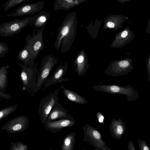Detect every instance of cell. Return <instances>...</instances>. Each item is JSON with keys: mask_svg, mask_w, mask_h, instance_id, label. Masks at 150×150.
Returning a JSON list of instances; mask_svg holds the SVG:
<instances>
[{"mask_svg": "<svg viewBox=\"0 0 150 150\" xmlns=\"http://www.w3.org/2000/svg\"><path fill=\"white\" fill-rule=\"evenodd\" d=\"M107 26L109 28H112L115 27V24L112 22H109L107 23Z\"/></svg>", "mask_w": 150, "mask_h": 150, "instance_id": "obj_33", "label": "cell"}, {"mask_svg": "<svg viewBox=\"0 0 150 150\" xmlns=\"http://www.w3.org/2000/svg\"><path fill=\"white\" fill-rule=\"evenodd\" d=\"M60 87L43 98L39 103L38 113L41 122L45 124L46 119L56 102L59 99L58 96Z\"/></svg>", "mask_w": 150, "mask_h": 150, "instance_id": "obj_7", "label": "cell"}, {"mask_svg": "<svg viewBox=\"0 0 150 150\" xmlns=\"http://www.w3.org/2000/svg\"><path fill=\"white\" fill-rule=\"evenodd\" d=\"M33 19V17H29L3 23L0 25V36L9 37L18 34L23 28L32 23Z\"/></svg>", "mask_w": 150, "mask_h": 150, "instance_id": "obj_4", "label": "cell"}, {"mask_svg": "<svg viewBox=\"0 0 150 150\" xmlns=\"http://www.w3.org/2000/svg\"><path fill=\"white\" fill-rule=\"evenodd\" d=\"M84 0H54L53 10H68L78 6Z\"/></svg>", "mask_w": 150, "mask_h": 150, "instance_id": "obj_19", "label": "cell"}, {"mask_svg": "<svg viewBox=\"0 0 150 150\" xmlns=\"http://www.w3.org/2000/svg\"><path fill=\"white\" fill-rule=\"evenodd\" d=\"M29 121L27 115H21L13 118L1 127L9 134L20 132L26 130L28 126Z\"/></svg>", "mask_w": 150, "mask_h": 150, "instance_id": "obj_9", "label": "cell"}, {"mask_svg": "<svg viewBox=\"0 0 150 150\" xmlns=\"http://www.w3.org/2000/svg\"><path fill=\"white\" fill-rule=\"evenodd\" d=\"M132 62V59L129 58L111 61L105 73L108 76L115 77L127 74L134 69Z\"/></svg>", "mask_w": 150, "mask_h": 150, "instance_id": "obj_6", "label": "cell"}, {"mask_svg": "<svg viewBox=\"0 0 150 150\" xmlns=\"http://www.w3.org/2000/svg\"><path fill=\"white\" fill-rule=\"evenodd\" d=\"M18 65L21 68L19 75L23 84V89L29 92L30 89L31 90L35 84L38 70L35 66H29L20 63H19Z\"/></svg>", "mask_w": 150, "mask_h": 150, "instance_id": "obj_8", "label": "cell"}, {"mask_svg": "<svg viewBox=\"0 0 150 150\" xmlns=\"http://www.w3.org/2000/svg\"><path fill=\"white\" fill-rule=\"evenodd\" d=\"M128 150H135L136 149L134 146L132 140L128 141L127 144Z\"/></svg>", "mask_w": 150, "mask_h": 150, "instance_id": "obj_32", "label": "cell"}, {"mask_svg": "<svg viewBox=\"0 0 150 150\" xmlns=\"http://www.w3.org/2000/svg\"><path fill=\"white\" fill-rule=\"evenodd\" d=\"M57 63V59L51 55H48L44 58L41 62V67L37 71L35 83L30 91L32 96L48 81L50 73Z\"/></svg>", "mask_w": 150, "mask_h": 150, "instance_id": "obj_2", "label": "cell"}, {"mask_svg": "<svg viewBox=\"0 0 150 150\" xmlns=\"http://www.w3.org/2000/svg\"><path fill=\"white\" fill-rule=\"evenodd\" d=\"M92 87L95 90L99 91L125 95L127 97V102L135 101L139 98L138 91L130 84L125 86L114 84H100L93 86Z\"/></svg>", "mask_w": 150, "mask_h": 150, "instance_id": "obj_3", "label": "cell"}, {"mask_svg": "<svg viewBox=\"0 0 150 150\" xmlns=\"http://www.w3.org/2000/svg\"><path fill=\"white\" fill-rule=\"evenodd\" d=\"M9 67L7 65L0 67V91L4 92L8 84V70Z\"/></svg>", "mask_w": 150, "mask_h": 150, "instance_id": "obj_23", "label": "cell"}, {"mask_svg": "<svg viewBox=\"0 0 150 150\" xmlns=\"http://www.w3.org/2000/svg\"><path fill=\"white\" fill-rule=\"evenodd\" d=\"M150 55L149 54L148 58L146 59V62L147 65V72L148 76L149 81H150Z\"/></svg>", "mask_w": 150, "mask_h": 150, "instance_id": "obj_30", "label": "cell"}, {"mask_svg": "<svg viewBox=\"0 0 150 150\" xmlns=\"http://www.w3.org/2000/svg\"><path fill=\"white\" fill-rule=\"evenodd\" d=\"M27 144H24L22 142H17L12 144L9 149L10 150H27Z\"/></svg>", "mask_w": 150, "mask_h": 150, "instance_id": "obj_25", "label": "cell"}, {"mask_svg": "<svg viewBox=\"0 0 150 150\" xmlns=\"http://www.w3.org/2000/svg\"><path fill=\"white\" fill-rule=\"evenodd\" d=\"M50 14L45 11H42L34 16L32 22L34 26L36 28H42L45 25L50 16Z\"/></svg>", "mask_w": 150, "mask_h": 150, "instance_id": "obj_21", "label": "cell"}, {"mask_svg": "<svg viewBox=\"0 0 150 150\" xmlns=\"http://www.w3.org/2000/svg\"><path fill=\"white\" fill-rule=\"evenodd\" d=\"M137 142L140 149L141 150H150V146L147 145L145 140H142L139 138L137 139Z\"/></svg>", "mask_w": 150, "mask_h": 150, "instance_id": "obj_28", "label": "cell"}, {"mask_svg": "<svg viewBox=\"0 0 150 150\" xmlns=\"http://www.w3.org/2000/svg\"><path fill=\"white\" fill-rule=\"evenodd\" d=\"M77 17L76 12L69 13L58 28L54 42V48L58 51L61 46L60 53H66L71 48L76 33Z\"/></svg>", "mask_w": 150, "mask_h": 150, "instance_id": "obj_1", "label": "cell"}, {"mask_svg": "<svg viewBox=\"0 0 150 150\" xmlns=\"http://www.w3.org/2000/svg\"><path fill=\"white\" fill-rule=\"evenodd\" d=\"M32 0H23V1H22V2H25V1H32Z\"/></svg>", "mask_w": 150, "mask_h": 150, "instance_id": "obj_34", "label": "cell"}, {"mask_svg": "<svg viewBox=\"0 0 150 150\" xmlns=\"http://www.w3.org/2000/svg\"><path fill=\"white\" fill-rule=\"evenodd\" d=\"M76 121L74 119H62L46 122L43 126L53 133L60 132L65 128L74 125Z\"/></svg>", "mask_w": 150, "mask_h": 150, "instance_id": "obj_13", "label": "cell"}, {"mask_svg": "<svg viewBox=\"0 0 150 150\" xmlns=\"http://www.w3.org/2000/svg\"><path fill=\"white\" fill-rule=\"evenodd\" d=\"M67 69V62L64 64L60 65L55 71L52 76L44 84V88L42 91L52 85L63 81H68L69 79L64 77Z\"/></svg>", "mask_w": 150, "mask_h": 150, "instance_id": "obj_14", "label": "cell"}, {"mask_svg": "<svg viewBox=\"0 0 150 150\" xmlns=\"http://www.w3.org/2000/svg\"><path fill=\"white\" fill-rule=\"evenodd\" d=\"M17 107V105L15 104L0 110V121L15 112Z\"/></svg>", "mask_w": 150, "mask_h": 150, "instance_id": "obj_24", "label": "cell"}, {"mask_svg": "<svg viewBox=\"0 0 150 150\" xmlns=\"http://www.w3.org/2000/svg\"><path fill=\"white\" fill-rule=\"evenodd\" d=\"M23 0H8L5 3L4 10L5 11L22 2Z\"/></svg>", "mask_w": 150, "mask_h": 150, "instance_id": "obj_26", "label": "cell"}, {"mask_svg": "<svg viewBox=\"0 0 150 150\" xmlns=\"http://www.w3.org/2000/svg\"><path fill=\"white\" fill-rule=\"evenodd\" d=\"M68 111L57 101L45 120L46 122L62 119H74V117L68 114Z\"/></svg>", "mask_w": 150, "mask_h": 150, "instance_id": "obj_12", "label": "cell"}, {"mask_svg": "<svg viewBox=\"0 0 150 150\" xmlns=\"http://www.w3.org/2000/svg\"><path fill=\"white\" fill-rule=\"evenodd\" d=\"M96 115L98 122L102 124H104L105 122V118L103 115L101 113L98 112L96 113Z\"/></svg>", "mask_w": 150, "mask_h": 150, "instance_id": "obj_29", "label": "cell"}, {"mask_svg": "<svg viewBox=\"0 0 150 150\" xmlns=\"http://www.w3.org/2000/svg\"><path fill=\"white\" fill-rule=\"evenodd\" d=\"M126 130V125L122 120L119 118L117 120L115 118L112 119L109 126V131L113 137L121 139Z\"/></svg>", "mask_w": 150, "mask_h": 150, "instance_id": "obj_16", "label": "cell"}, {"mask_svg": "<svg viewBox=\"0 0 150 150\" xmlns=\"http://www.w3.org/2000/svg\"><path fill=\"white\" fill-rule=\"evenodd\" d=\"M134 37V34L127 30H123L116 35L110 47L115 48H121L132 41Z\"/></svg>", "mask_w": 150, "mask_h": 150, "instance_id": "obj_17", "label": "cell"}, {"mask_svg": "<svg viewBox=\"0 0 150 150\" xmlns=\"http://www.w3.org/2000/svg\"><path fill=\"white\" fill-rule=\"evenodd\" d=\"M82 128L84 134L83 141L89 142L95 148L94 150H111L106 145L101 133L97 129L88 124L85 125Z\"/></svg>", "mask_w": 150, "mask_h": 150, "instance_id": "obj_5", "label": "cell"}, {"mask_svg": "<svg viewBox=\"0 0 150 150\" xmlns=\"http://www.w3.org/2000/svg\"><path fill=\"white\" fill-rule=\"evenodd\" d=\"M45 26L38 30L36 34L34 31L32 36L28 34L26 38V43L28 45L34 60L38 53L44 48L42 33Z\"/></svg>", "mask_w": 150, "mask_h": 150, "instance_id": "obj_10", "label": "cell"}, {"mask_svg": "<svg viewBox=\"0 0 150 150\" xmlns=\"http://www.w3.org/2000/svg\"><path fill=\"white\" fill-rule=\"evenodd\" d=\"M74 70L79 76L84 75L86 73L89 65L88 56L83 50L78 54L74 62Z\"/></svg>", "mask_w": 150, "mask_h": 150, "instance_id": "obj_15", "label": "cell"}, {"mask_svg": "<svg viewBox=\"0 0 150 150\" xmlns=\"http://www.w3.org/2000/svg\"><path fill=\"white\" fill-rule=\"evenodd\" d=\"M45 3L43 1L35 3L23 4L17 8L12 14L13 17L21 16L27 15H33L41 11Z\"/></svg>", "mask_w": 150, "mask_h": 150, "instance_id": "obj_11", "label": "cell"}, {"mask_svg": "<svg viewBox=\"0 0 150 150\" xmlns=\"http://www.w3.org/2000/svg\"><path fill=\"white\" fill-rule=\"evenodd\" d=\"M0 98L5 99L7 100H10L11 96L8 94L4 93V92L0 91Z\"/></svg>", "mask_w": 150, "mask_h": 150, "instance_id": "obj_31", "label": "cell"}, {"mask_svg": "<svg viewBox=\"0 0 150 150\" xmlns=\"http://www.w3.org/2000/svg\"><path fill=\"white\" fill-rule=\"evenodd\" d=\"M9 51V48L5 43L0 42V58L4 57Z\"/></svg>", "mask_w": 150, "mask_h": 150, "instance_id": "obj_27", "label": "cell"}, {"mask_svg": "<svg viewBox=\"0 0 150 150\" xmlns=\"http://www.w3.org/2000/svg\"><path fill=\"white\" fill-rule=\"evenodd\" d=\"M76 133L71 132L64 138L63 144L61 147L62 150H73L75 143Z\"/></svg>", "mask_w": 150, "mask_h": 150, "instance_id": "obj_22", "label": "cell"}, {"mask_svg": "<svg viewBox=\"0 0 150 150\" xmlns=\"http://www.w3.org/2000/svg\"><path fill=\"white\" fill-rule=\"evenodd\" d=\"M60 87L61 89H62V93L64 95L71 101L81 104H85L88 103V101L85 98L78 93L67 88L64 86H62Z\"/></svg>", "mask_w": 150, "mask_h": 150, "instance_id": "obj_20", "label": "cell"}, {"mask_svg": "<svg viewBox=\"0 0 150 150\" xmlns=\"http://www.w3.org/2000/svg\"><path fill=\"white\" fill-rule=\"evenodd\" d=\"M18 60L22 61L24 64L29 66H35L34 61L28 45L26 43L24 47L19 52Z\"/></svg>", "mask_w": 150, "mask_h": 150, "instance_id": "obj_18", "label": "cell"}]
</instances>
